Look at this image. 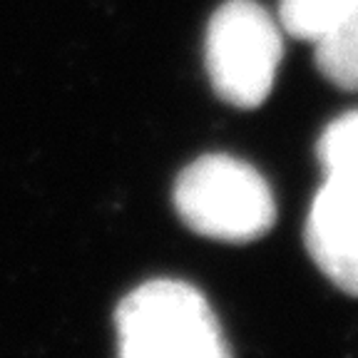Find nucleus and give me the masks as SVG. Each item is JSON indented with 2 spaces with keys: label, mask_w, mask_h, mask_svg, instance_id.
Segmentation results:
<instances>
[{
  "label": "nucleus",
  "mask_w": 358,
  "mask_h": 358,
  "mask_svg": "<svg viewBox=\"0 0 358 358\" xmlns=\"http://www.w3.org/2000/svg\"><path fill=\"white\" fill-rule=\"evenodd\" d=\"M117 358H231L199 289L155 279L129 291L115 313Z\"/></svg>",
  "instance_id": "obj_1"
},
{
  "label": "nucleus",
  "mask_w": 358,
  "mask_h": 358,
  "mask_svg": "<svg viewBox=\"0 0 358 358\" xmlns=\"http://www.w3.org/2000/svg\"><path fill=\"white\" fill-rule=\"evenodd\" d=\"M174 207L192 231L231 244L259 239L276 222L268 182L249 162L229 155H204L182 169Z\"/></svg>",
  "instance_id": "obj_2"
},
{
  "label": "nucleus",
  "mask_w": 358,
  "mask_h": 358,
  "mask_svg": "<svg viewBox=\"0 0 358 358\" xmlns=\"http://www.w3.org/2000/svg\"><path fill=\"white\" fill-rule=\"evenodd\" d=\"M281 55V25L257 0H227L209 17L204 67L224 102L239 110L264 105L274 90Z\"/></svg>",
  "instance_id": "obj_3"
},
{
  "label": "nucleus",
  "mask_w": 358,
  "mask_h": 358,
  "mask_svg": "<svg viewBox=\"0 0 358 358\" xmlns=\"http://www.w3.org/2000/svg\"><path fill=\"white\" fill-rule=\"evenodd\" d=\"M313 264L351 296H358V177H326L303 229Z\"/></svg>",
  "instance_id": "obj_4"
},
{
  "label": "nucleus",
  "mask_w": 358,
  "mask_h": 358,
  "mask_svg": "<svg viewBox=\"0 0 358 358\" xmlns=\"http://www.w3.org/2000/svg\"><path fill=\"white\" fill-rule=\"evenodd\" d=\"M316 67L331 85L348 92L358 90V8L334 30L316 40Z\"/></svg>",
  "instance_id": "obj_5"
},
{
  "label": "nucleus",
  "mask_w": 358,
  "mask_h": 358,
  "mask_svg": "<svg viewBox=\"0 0 358 358\" xmlns=\"http://www.w3.org/2000/svg\"><path fill=\"white\" fill-rule=\"evenodd\" d=\"M358 8V0H279V25L286 35L316 43Z\"/></svg>",
  "instance_id": "obj_6"
},
{
  "label": "nucleus",
  "mask_w": 358,
  "mask_h": 358,
  "mask_svg": "<svg viewBox=\"0 0 358 358\" xmlns=\"http://www.w3.org/2000/svg\"><path fill=\"white\" fill-rule=\"evenodd\" d=\"M316 152L326 177H358V110L338 115L321 132Z\"/></svg>",
  "instance_id": "obj_7"
}]
</instances>
